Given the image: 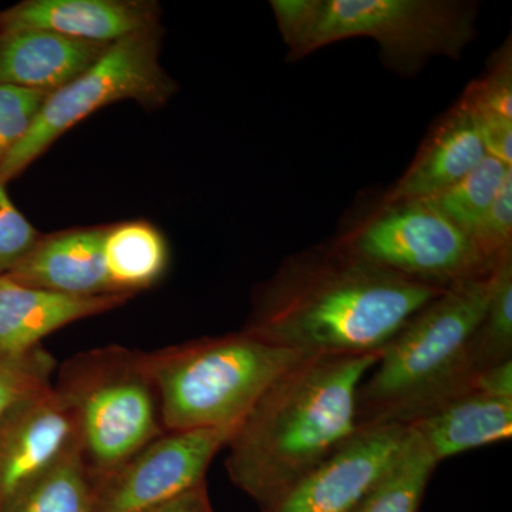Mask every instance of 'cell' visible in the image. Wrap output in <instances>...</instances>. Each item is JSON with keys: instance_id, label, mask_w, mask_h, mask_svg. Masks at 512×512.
Returning <instances> with one entry per match:
<instances>
[{"instance_id": "obj_1", "label": "cell", "mask_w": 512, "mask_h": 512, "mask_svg": "<svg viewBox=\"0 0 512 512\" xmlns=\"http://www.w3.org/2000/svg\"><path fill=\"white\" fill-rule=\"evenodd\" d=\"M441 289L328 245L289 256L255 292L244 332L305 357L380 353Z\"/></svg>"}, {"instance_id": "obj_31", "label": "cell", "mask_w": 512, "mask_h": 512, "mask_svg": "<svg viewBox=\"0 0 512 512\" xmlns=\"http://www.w3.org/2000/svg\"><path fill=\"white\" fill-rule=\"evenodd\" d=\"M143 512H214L207 483Z\"/></svg>"}, {"instance_id": "obj_12", "label": "cell", "mask_w": 512, "mask_h": 512, "mask_svg": "<svg viewBox=\"0 0 512 512\" xmlns=\"http://www.w3.org/2000/svg\"><path fill=\"white\" fill-rule=\"evenodd\" d=\"M161 9L146 0H26L0 13L2 30L43 29L84 42H119L160 26Z\"/></svg>"}, {"instance_id": "obj_21", "label": "cell", "mask_w": 512, "mask_h": 512, "mask_svg": "<svg viewBox=\"0 0 512 512\" xmlns=\"http://www.w3.org/2000/svg\"><path fill=\"white\" fill-rule=\"evenodd\" d=\"M510 170V165L487 156L460 181L429 201L448 220L474 238Z\"/></svg>"}, {"instance_id": "obj_9", "label": "cell", "mask_w": 512, "mask_h": 512, "mask_svg": "<svg viewBox=\"0 0 512 512\" xmlns=\"http://www.w3.org/2000/svg\"><path fill=\"white\" fill-rule=\"evenodd\" d=\"M238 426L165 431L119 467L92 476L93 512H143L207 483L212 460Z\"/></svg>"}, {"instance_id": "obj_17", "label": "cell", "mask_w": 512, "mask_h": 512, "mask_svg": "<svg viewBox=\"0 0 512 512\" xmlns=\"http://www.w3.org/2000/svg\"><path fill=\"white\" fill-rule=\"evenodd\" d=\"M437 463L512 436V399L471 387L410 424Z\"/></svg>"}, {"instance_id": "obj_32", "label": "cell", "mask_w": 512, "mask_h": 512, "mask_svg": "<svg viewBox=\"0 0 512 512\" xmlns=\"http://www.w3.org/2000/svg\"><path fill=\"white\" fill-rule=\"evenodd\" d=\"M0 35H2V23H0Z\"/></svg>"}, {"instance_id": "obj_22", "label": "cell", "mask_w": 512, "mask_h": 512, "mask_svg": "<svg viewBox=\"0 0 512 512\" xmlns=\"http://www.w3.org/2000/svg\"><path fill=\"white\" fill-rule=\"evenodd\" d=\"M471 359L477 375L512 360V249L498 259L493 295L474 335Z\"/></svg>"}, {"instance_id": "obj_5", "label": "cell", "mask_w": 512, "mask_h": 512, "mask_svg": "<svg viewBox=\"0 0 512 512\" xmlns=\"http://www.w3.org/2000/svg\"><path fill=\"white\" fill-rule=\"evenodd\" d=\"M53 389L72 417L93 477L167 431L146 352L113 345L77 353L60 366Z\"/></svg>"}, {"instance_id": "obj_27", "label": "cell", "mask_w": 512, "mask_h": 512, "mask_svg": "<svg viewBox=\"0 0 512 512\" xmlns=\"http://www.w3.org/2000/svg\"><path fill=\"white\" fill-rule=\"evenodd\" d=\"M271 6L289 57L302 59L318 23L322 0H272Z\"/></svg>"}, {"instance_id": "obj_14", "label": "cell", "mask_w": 512, "mask_h": 512, "mask_svg": "<svg viewBox=\"0 0 512 512\" xmlns=\"http://www.w3.org/2000/svg\"><path fill=\"white\" fill-rule=\"evenodd\" d=\"M130 298L124 293L77 298L0 275V357L23 355L42 345V340L56 330L113 311Z\"/></svg>"}, {"instance_id": "obj_10", "label": "cell", "mask_w": 512, "mask_h": 512, "mask_svg": "<svg viewBox=\"0 0 512 512\" xmlns=\"http://www.w3.org/2000/svg\"><path fill=\"white\" fill-rule=\"evenodd\" d=\"M410 430L359 427L335 453L262 512H352L399 458Z\"/></svg>"}, {"instance_id": "obj_2", "label": "cell", "mask_w": 512, "mask_h": 512, "mask_svg": "<svg viewBox=\"0 0 512 512\" xmlns=\"http://www.w3.org/2000/svg\"><path fill=\"white\" fill-rule=\"evenodd\" d=\"M380 353L302 357L259 397L229 439V480L261 510L356 433L357 393Z\"/></svg>"}, {"instance_id": "obj_11", "label": "cell", "mask_w": 512, "mask_h": 512, "mask_svg": "<svg viewBox=\"0 0 512 512\" xmlns=\"http://www.w3.org/2000/svg\"><path fill=\"white\" fill-rule=\"evenodd\" d=\"M77 447L72 417L53 384L0 417V512Z\"/></svg>"}, {"instance_id": "obj_29", "label": "cell", "mask_w": 512, "mask_h": 512, "mask_svg": "<svg viewBox=\"0 0 512 512\" xmlns=\"http://www.w3.org/2000/svg\"><path fill=\"white\" fill-rule=\"evenodd\" d=\"M471 111L487 156L512 167V119L488 111Z\"/></svg>"}, {"instance_id": "obj_23", "label": "cell", "mask_w": 512, "mask_h": 512, "mask_svg": "<svg viewBox=\"0 0 512 512\" xmlns=\"http://www.w3.org/2000/svg\"><path fill=\"white\" fill-rule=\"evenodd\" d=\"M56 360L42 345L12 357H0V417L20 400L52 386Z\"/></svg>"}, {"instance_id": "obj_25", "label": "cell", "mask_w": 512, "mask_h": 512, "mask_svg": "<svg viewBox=\"0 0 512 512\" xmlns=\"http://www.w3.org/2000/svg\"><path fill=\"white\" fill-rule=\"evenodd\" d=\"M49 93L0 84V164L28 133Z\"/></svg>"}, {"instance_id": "obj_24", "label": "cell", "mask_w": 512, "mask_h": 512, "mask_svg": "<svg viewBox=\"0 0 512 512\" xmlns=\"http://www.w3.org/2000/svg\"><path fill=\"white\" fill-rule=\"evenodd\" d=\"M468 106L476 111L500 114L512 119L511 43L500 50L490 69L480 80L470 84L463 94Z\"/></svg>"}, {"instance_id": "obj_15", "label": "cell", "mask_w": 512, "mask_h": 512, "mask_svg": "<svg viewBox=\"0 0 512 512\" xmlns=\"http://www.w3.org/2000/svg\"><path fill=\"white\" fill-rule=\"evenodd\" d=\"M487 157L473 111L464 97L441 117L406 174L383 205L430 200L460 181Z\"/></svg>"}, {"instance_id": "obj_7", "label": "cell", "mask_w": 512, "mask_h": 512, "mask_svg": "<svg viewBox=\"0 0 512 512\" xmlns=\"http://www.w3.org/2000/svg\"><path fill=\"white\" fill-rule=\"evenodd\" d=\"M477 6L453 0H322L306 55L353 37H370L384 64L414 74L433 57L460 59L476 37Z\"/></svg>"}, {"instance_id": "obj_19", "label": "cell", "mask_w": 512, "mask_h": 512, "mask_svg": "<svg viewBox=\"0 0 512 512\" xmlns=\"http://www.w3.org/2000/svg\"><path fill=\"white\" fill-rule=\"evenodd\" d=\"M409 430L399 458L352 512H419L439 463L420 437Z\"/></svg>"}, {"instance_id": "obj_20", "label": "cell", "mask_w": 512, "mask_h": 512, "mask_svg": "<svg viewBox=\"0 0 512 512\" xmlns=\"http://www.w3.org/2000/svg\"><path fill=\"white\" fill-rule=\"evenodd\" d=\"M6 512H93V477L79 447L30 484Z\"/></svg>"}, {"instance_id": "obj_8", "label": "cell", "mask_w": 512, "mask_h": 512, "mask_svg": "<svg viewBox=\"0 0 512 512\" xmlns=\"http://www.w3.org/2000/svg\"><path fill=\"white\" fill-rule=\"evenodd\" d=\"M336 245L367 264L441 291L493 271L500 259L485 256L429 200L383 205Z\"/></svg>"}, {"instance_id": "obj_30", "label": "cell", "mask_w": 512, "mask_h": 512, "mask_svg": "<svg viewBox=\"0 0 512 512\" xmlns=\"http://www.w3.org/2000/svg\"><path fill=\"white\" fill-rule=\"evenodd\" d=\"M473 387L493 396L512 399V360L478 373Z\"/></svg>"}, {"instance_id": "obj_16", "label": "cell", "mask_w": 512, "mask_h": 512, "mask_svg": "<svg viewBox=\"0 0 512 512\" xmlns=\"http://www.w3.org/2000/svg\"><path fill=\"white\" fill-rule=\"evenodd\" d=\"M109 46L50 30H2L0 84L33 92H56L92 67Z\"/></svg>"}, {"instance_id": "obj_13", "label": "cell", "mask_w": 512, "mask_h": 512, "mask_svg": "<svg viewBox=\"0 0 512 512\" xmlns=\"http://www.w3.org/2000/svg\"><path fill=\"white\" fill-rule=\"evenodd\" d=\"M106 227L77 228L37 239L9 274L19 284L77 298L111 295L103 239Z\"/></svg>"}, {"instance_id": "obj_18", "label": "cell", "mask_w": 512, "mask_h": 512, "mask_svg": "<svg viewBox=\"0 0 512 512\" xmlns=\"http://www.w3.org/2000/svg\"><path fill=\"white\" fill-rule=\"evenodd\" d=\"M103 256L113 291L131 296L156 285L170 261L164 235L147 221L106 227Z\"/></svg>"}, {"instance_id": "obj_6", "label": "cell", "mask_w": 512, "mask_h": 512, "mask_svg": "<svg viewBox=\"0 0 512 512\" xmlns=\"http://www.w3.org/2000/svg\"><path fill=\"white\" fill-rule=\"evenodd\" d=\"M161 40L163 29L157 26L111 43L86 72L50 93L28 133L0 164V183L19 177L57 138L94 111L123 100L148 110L163 107L177 84L161 66Z\"/></svg>"}, {"instance_id": "obj_4", "label": "cell", "mask_w": 512, "mask_h": 512, "mask_svg": "<svg viewBox=\"0 0 512 512\" xmlns=\"http://www.w3.org/2000/svg\"><path fill=\"white\" fill-rule=\"evenodd\" d=\"M302 355L251 333H229L146 352L165 430L235 427Z\"/></svg>"}, {"instance_id": "obj_3", "label": "cell", "mask_w": 512, "mask_h": 512, "mask_svg": "<svg viewBox=\"0 0 512 512\" xmlns=\"http://www.w3.org/2000/svg\"><path fill=\"white\" fill-rule=\"evenodd\" d=\"M495 271L497 265L440 293L384 346L360 384L357 426H410L473 387L471 346Z\"/></svg>"}, {"instance_id": "obj_28", "label": "cell", "mask_w": 512, "mask_h": 512, "mask_svg": "<svg viewBox=\"0 0 512 512\" xmlns=\"http://www.w3.org/2000/svg\"><path fill=\"white\" fill-rule=\"evenodd\" d=\"M473 239L490 259H498L505 251L512 249V170L505 175Z\"/></svg>"}, {"instance_id": "obj_26", "label": "cell", "mask_w": 512, "mask_h": 512, "mask_svg": "<svg viewBox=\"0 0 512 512\" xmlns=\"http://www.w3.org/2000/svg\"><path fill=\"white\" fill-rule=\"evenodd\" d=\"M42 237L10 200L0 183V275L9 274Z\"/></svg>"}]
</instances>
